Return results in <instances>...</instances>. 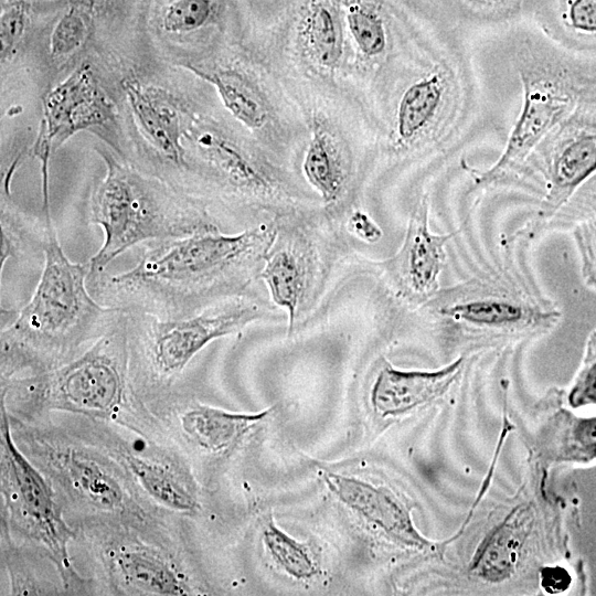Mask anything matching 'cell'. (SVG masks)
Listing matches in <instances>:
<instances>
[{"label": "cell", "mask_w": 596, "mask_h": 596, "mask_svg": "<svg viewBox=\"0 0 596 596\" xmlns=\"http://www.w3.org/2000/svg\"><path fill=\"white\" fill-rule=\"evenodd\" d=\"M276 235V225L237 234L217 227L155 241L135 267L87 280L104 306L162 319L190 316L225 298L240 296L258 270Z\"/></svg>", "instance_id": "1"}, {"label": "cell", "mask_w": 596, "mask_h": 596, "mask_svg": "<svg viewBox=\"0 0 596 596\" xmlns=\"http://www.w3.org/2000/svg\"><path fill=\"white\" fill-rule=\"evenodd\" d=\"M41 247L43 269L30 301L1 331V377L55 369L107 333L127 311L98 302L87 285L89 265L71 262L44 204Z\"/></svg>", "instance_id": "2"}, {"label": "cell", "mask_w": 596, "mask_h": 596, "mask_svg": "<svg viewBox=\"0 0 596 596\" xmlns=\"http://www.w3.org/2000/svg\"><path fill=\"white\" fill-rule=\"evenodd\" d=\"M128 313L85 352L50 371L4 381L2 398L25 411L116 421L140 411L130 382Z\"/></svg>", "instance_id": "3"}, {"label": "cell", "mask_w": 596, "mask_h": 596, "mask_svg": "<svg viewBox=\"0 0 596 596\" xmlns=\"http://www.w3.org/2000/svg\"><path fill=\"white\" fill-rule=\"evenodd\" d=\"M106 174L91 201V221L104 231V243L89 259L88 279L128 248L142 243L192 235L217 227L206 213L181 201L106 150H99Z\"/></svg>", "instance_id": "4"}, {"label": "cell", "mask_w": 596, "mask_h": 596, "mask_svg": "<svg viewBox=\"0 0 596 596\" xmlns=\"http://www.w3.org/2000/svg\"><path fill=\"white\" fill-rule=\"evenodd\" d=\"M513 63L523 89L522 107L498 160L483 171H472L478 185L521 172L538 145L596 94V65L553 49L525 43L517 47Z\"/></svg>", "instance_id": "5"}, {"label": "cell", "mask_w": 596, "mask_h": 596, "mask_svg": "<svg viewBox=\"0 0 596 596\" xmlns=\"http://www.w3.org/2000/svg\"><path fill=\"white\" fill-rule=\"evenodd\" d=\"M256 302L234 296L182 318L128 313L130 356L150 387L169 386L187 364L212 341L234 334L262 319Z\"/></svg>", "instance_id": "6"}, {"label": "cell", "mask_w": 596, "mask_h": 596, "mask_svg": "<svg viewBox=\"0 0 596 596\" xmlns=\"http://www.w3.org/2000/svg\"><path fill=\"white\" fill-rule=\"evenodd\" d=\"M0 432L1 493L12 528L43 549L66 588L81 590L83 579L73 568L68 552L73 531L49 482L14 441L2 398Z\"/></svg>", "instance_id": "7"}, {"label": "cell", "mask_w": 596, "mask_h": 596, "mask_svg": "<svg viewBox=\"0 0 596 596\" xmlns=\"http://www.w3.org/2000/svg\"><path fill=\"white\" fill-rule=\"evenodd\" d=\"M467 102V82L458 60L432 63L398 97L390 136L392 150L408 152L450 139L458 132Z\"/></svg>", "instance_id": "8"}, {"label": "cell", "mask_w": 596, "mask_h": 596, "mask_svg": "<svg viewBox=\"0 0 596 596\" xmlns=\"http://www.w3.org/2000/svg\"><path fill=\"white\" fill-rule=\"evenodd\" d=\"M426 305L445 323L476 333H528L553 327L560 318L552 308L479 279L438 290Z\"/></svg>", "instance_id": "9"}, {"label": "cell", "mask_w": 596, "mask_h": 596, "mask_svg": "<svg viewBox=\"0 0 596 596\" xmlns=\"http://www.w3.org/2000/svg\"><path fill=\"white\" fill-rule=\"evenodd\" d=\"M531 156L545 181L539 214L549 219L596 172V94L555 127Z\"/></svg>", "instance_id": "10"}, {"label": "cell", "mask_w": 596, "mask_h": 596, "mask_svg": "<svg viewBox=\"0 0 596 596\" xmlns=\"http://www.w3.org/2000/svg\"><path fill=\"white\" fill-rule=\"evenodd\" d=\"M36 455L77 502L123 519L146 520L119 471L98 453L54 437L36 438Z\"/></svg>", "instance_id": "11"}, {"label": "cell", "mask_w": 596, "mask_h": 596, "mask_svg": "<svg viewBox=\"0 0 596 596\" xmlns=\"http://www.w3.org/2000/svg\"><path fill=\"white\" fill-rule=\"evenodd\" d=\"M327 273V264L312 233L295 224L276 226L259 276L272 300L286 310L289 332L298 327L320 296Z\"/></svg>", "instance_id": "12"}, {"label": "cell", "mask_w": 596, "mask_h": 596, "mask_svg": "<svg viewBox=\"0 0 596 596\" xmlns=\"http://www.w3.org/2000/svg\"><path fill=\"white\" fill-rule=\"evenodd\" d=\"M111 119L110 102L91 66L83 64L44 97L33 156L41 167L49 168L52 152L66 139L81 130L106 126Z\"/></svg>", "instance_id": "13"}, {"label": "cell", "mask_w": 596, "mask_h": 596, "mask_svg": "<svg viewBox=\"0 0 596 596\" xmlns=\"http://www.w3.org/2000/svg\"><path fill=\"white\" fill-rule=\"evenodd\" d=\"M124 92L131 117L151 153L155 169L163 177L180 181L190 164L182 136L187 124L172 97L159 88L127 78Z\"/></svg>", "instance_id": "14"}, {"label": "cell", "mask_w": 596, "mask_h": 596, "mask_svg": "<svg viewBox=\"0 0 596 596\" xmlns=\"http://www.w3.org/2000/svg\"><path fill=\"white\" fill-rule=\"evenodd\" d=\"M428 199L414 206L398 252L383 263L398 294L411 302L426 304L439 290L445 246L450 234H435L428 225Z\"/></svg>", "instance_id": "15"}, {"label": "cell", "mask_w": 596, "mask_h": 596, "mask_svg": "<svg viewBox=\"0 0 596 596\" xmlns=\"http://www.w3.org/2000/svg\"><path fill=\"white\" fill-rule=\"evenodd\" d=\"M329 492L360 519L403 546L430 549L413 522L409 507L391 489L354 476L320 468Z\"/></svg>", "instance_id": "16"}, {"label": "cell", "mask_w": 596, "mask_h": 596, "mask_svg": "<svg viewBox=\"0 0 596 596\" xmlns=\"http://www.w3.org/2000/svg\"><path fill=\"white\" fill-rule=\"evenodd\" d=\"M184 136L190 138L213 177L232 192L260 201L279 200L285 195L266 166L221 131L187 125Z\"/></svg>", "instance_id": "17"}, {"label": "cell", "mask_w": 596, "mask_h": 596, "mask_svg": "<svg viewBox=\"0 0 596 596\" xmlns=\"http://www.w3.org/2000/svg\"><path fill=\"white\" fill-rule=\"evenodd\" d=\"M103 560L117 584L129 594L181 596L193 594L185 576L163 553L136 540L104 545Z\"/></svg>", "instance_id": "18"}, {"label": "cell", "mask_w": 596, "mask_h": 596, "mask_svg": "<svg viewBox=\"0 0 596 596\" xmlns=\"http://www.w3.org/2000/svg\"><path fill=\"white\" fill-rule=\"evenodd\" d=\"M462 368V356L435 371L400 370L385 362L370 391L371 406L382 417L411 413L441 397Z\"/></svg>", "instance_id": "19"}, {"label": "cell", "mask_w": 596, "mask_h": 596, "mask_svg": "<svg viewBox=\"0 0 596 596\" xmlns=\"http://www.w3.org/2000/svg\"><path fill=\"white\" fill-rule=\"evenodd\" d=\"M275 411L232 412L202 403H190L179 414L181 430L198 448L225 454Z\"/></svg>", "instance_id": "20"}, {"label": "cell", "mask_w": 596, "mask_h": 596, "mask_svg": "<svg viewBox=\"0 0 596 596\" xmlns=\"http://www.w3.org/2000/svg\"><path fill=\"white\" fill-rule=\"evenodd\" d=\"M110 454L156 502L174 512H199L195 487L171 465L135 451L120 441L110 447Z\"/></svg>", "instance_id": "21"}, {"label": "cell", "mask_w": 596, "mask_h": 596, "mask_svg": "<svg viewBox=\"0 0 596 596\" xmlns=\"http://www.w3.org/2000/svg\"><path fill=\"white\" fill-rule=\"evenodd\" d=\"M530 523L531 515L525 509L509 513L479 544L469 572L487 583L509 579L518 567Z\"/></svg>", "instance_id": "22"}, {"label": "cell", "mask_w": 596, "mask_h": 596, "mask_svg": "<svg viewBox=\"0 0 596 596\" xmlns=\"http://www.w3.org/2000/svg\"><path fill=\"white\" fill-rule=\"evenodd\" d=\"M302 170L307 181L320 194L327 206L337 204L343 196L349 167L330 131L313 120Z\"/></svg>", "instance_id": "23"}, {"label": "cell", "mask_w": 596, "mask_h": 596, "mask_svg": "<svg viewBox=\"0 0 596 596\" xmlns=\"http://www.w3.org/2000/svg\"><path fill=\"white\" fill-rule=\"evenodd\" d=\"M190 71L211 83L224 106L243 125L251 129L263 128L268 120V108L253 83L232 68L203 70L187 64Z\"/></svg>", "instance_id": "24"}, {"label": "cell", "mask_w": 596, "mask_h": 596, "mask_svg": "<svg viewBox=\"0 0 596 596\" xmlns=\"http://www.w3.org/2000/svg\"><path fill=\"white\" fill-rule=\"evenodd\" d=\"M301 38L310 58L324 70L339 66L343 55V33L336 9L326 0L308 7L301 23Z\"/></svg>", "instance_id": "25"}, {"label": "cell", "mask_w": 596, "mask_h": 596, "mask_svg": "<svg viewBox=\"0 0 596 596\" xmlns=\"http://www.w3.org/2000/svg\"><path fill=\"white\" fill-rule=\"evenodd\" d=\"M260 533L266 552L289 577L309 581L319 574L320 566L310 547L278 526L273 514L263 520Z\"/></svg>", "instance_id": "26"}, {"label": "cell", "mask_w": 596, "mask_h": 596, "mask_svg": "<svg viewBox=\"0 0 596 596\" xmlns=\"http://www.w3.org/2000/svg\"><path fill=\"white\" fill-rule=\"evenodd\" d=\"M345 21L362 56L371 61L385 57L391 47L390 32L376 6L361 0L352 1L347 6Z\"/></svg>", "instance_id": "27"}, {"label": "cell", "mask_w": 596, "mask_h": 596, "mask_svg": "<svg viewBox=\"0 0 596 596\" xmlns=\"http://www.w3.org/2000/svg\"><path fill=\"white\" fill-rule=\"evenodd\" d=\"M92 9L82 1L71 3L52 28L49 49L54 61L64 62L84 47L92 30Z\"/></svg>", "instance_id": "28"}, {"label": "cell", "mask_w": 596, "mask_h": 596, "mask_svg": "<svg viewBox=\"0 0 596 596\" xmlns=\"http://www.w3.org/2000/svg\"><path fill=\"white\" fill-rule=\"evenodd\" d=\"M217 14V0H166L158 25L169 35L189 34L209 25Z\"/></svg>", "instance_id": "29"}, {"label": "cell", "mask_w": 596, "mask_h": 596, "mask_svg": "<svg viewBox=\"0 0 596 596\" xmlns=\"http://www.w3.org/2000/svg\"><path fill=\"white\" fill-rule=\"evenodd\" d=\"M562 423L558 459L573 462L596 460V416L577 417L564 413Z\"/></svg>", "instance_id": "30"}, {"label": "cell", "mask_w": 596, "mask_h": 596, "mask_svg": "<svg viewBox=\"0 0 596 596\" xmlns=\"http://www.w3.org/2000/svg\"><path fill=\"white\" fill-rule=\"evenodd\" d=\"M40 0H4L0 15L1 60L8 61L21 46Z\"/></svg>", "instance_id": "31"}, {"label": "cell", "mask_w": 596, "mask_h": 596, "mask_svg": "<svg viewBox=\"0 0 596 596\" xmlns=\"http://www.w3.org/2000/svg\"><path fill=\"white\" fill-rule=\"evenodd\" d=\"M563 20L575 40L596 45V0H566Z\"/></svg>", "instance_id": "32"}, {"label": "cell", "mask_w": 596, "mask_h": 596, "mask_svg": "<svg viewBox=\"0 0 596 596\" xmlns=\"http://www.w3.org/2000/svg\"><path fill=\"white\" fill-rule=\"evenodd\" d=\"M568 403L573 407L596 405V331L588 339L585 360L568 393Z\"/></svg>", "instance_id": "33"}, {"label": "cell", "mask_w": 596, "mask_h": 596, "mask_svg": "<svg viewBox=\"0 0 596 596\" xmlns=\"http://www.w3.org/2000/svg\"><path fill=\"white\" fill-rule=\"evenodd\" d=\"M574 240L582 263L585 283L596 289V214L576 222Z\"/></svg>", "instance_id": "34"}, {"label": "cell", "mask_w": 596, "mask_h": 596, "mask_svg": "<svg viewBox=\"0 0 596 596\" xmlns=\"http://www.w3.org/2000/svg\"><path fill=\"white\" fill-rule=\"evenodd\" d=\"M576 222L596 214V172L585 181L560 210Z\"/></svg>", "instance_id": "35"}, {"label": "cell", "mask_w": 596, "mask_h": 596, "mask_svg": "<svg viewBox=\"0 0 596 596\" xmlns=\"http://www.w3.org/2000/svg\"><path fill=\"white\" fill-rule=\"evenodd\" d=\"M348 230L355 237L368 244L377 243L382 236L380 226L363 211L355 210L348 220Z\"/></svg>", "instance_id": "36"}, {"label": "cell", "mask_w": 596, "mask_h": 596, "mask_svg": "<svg viewBox=\"0 0 596 596\" xmlns=\"http://www.w3.org/2000/svg\"><path fill=\"white\" fill-rule=\"evenodd\" d=\"M540 581L547 594H560L568 589L572 576L565 567L552 565L541 570Z\"/></svg>", "instance_id": "37"}, {"label": "cell", "mask_w": 596, "mask_h": 596, "mask_svg": "<svg viewBox=\"0 0 596 596\" xmlns=\"http://www.w3.org/2000/svg\"><path fill=\"white\" fill-rule=\"evenodd\" d=\"M469 6L485 14L504 15L509 14L520 3V0H465Z\"/></svg>", "instance_id": "38"}]
</instances>
